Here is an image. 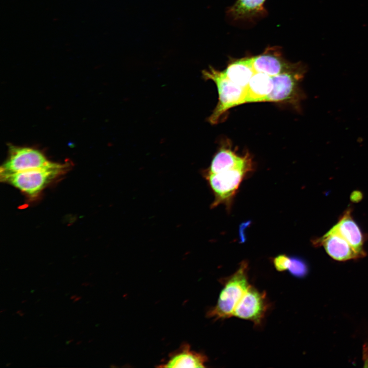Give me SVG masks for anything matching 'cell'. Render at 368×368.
<instances>
[{
	"label": "cell",
	"instance_id": "obj_1",
	"mask_svg": "<svg viewBox=\"0 0 368 368\" xmlns=\"http://www.w3.org/2000/svg\"><path fill=\"white\" fill-rule=\"evenodd\" d=\"M248 270V263L242 261L233 274L221 281L223 286L217 303L208 311V317L218 320L233 316L236 306L250 285Z\"/></svg>",
	"mask_w": 368,
	"mask_h": 368
},
{
	"label": "cell",
	"instance_id": "obj_2",
	"mask_svg": "<svg viewBox=\"0 0 368 368\" xmlns=\"http://www.w3.org/2000/svg\"><path fill=\"white\" fill-rule=\"evenodd\" d=\"M251 160L234 168L216 173L203 172V176L208 181L214 195L211 208L224 204L229 210L233 198L243 179L248 173L252 171Z\"/></svg>",
	"mask_w": 368,
	"mask_h": 368
},
{
	"label": "cell",
	"instance_id": "obj_3",
	"mask_svg": "<svg viewBox=\"0 0 368 368\" xmlns=\"http://www.w3.org/2000/svg\"><path fill=\"white\" fill-rule=\"evenodd\" d=\"M66 168L65 164L54 163L51 166L42 168L1 175V179L33 198L52 180L62 174Z\"/></svg>",
	"mask_w": 368,
	"mask_h": 368
},
{
	"label": "cell",
	"instance_id": "obj_4",
	"mask_svg": "<svg viewBox=\"0 0 368 368\" xmlns=\"http://www.w3.org/2000/svg\"><path fill=\"white\" fill-rule=\"evenodd\" d=\"M202 73L204 79L212 80L217 87L219 101L208 119L209 123L216 124L229 109L245 103L246 87L233 82L226 77L223 71H217L211 66L209 70H203Z\"/></svg>",
	"mask_w": 368,
	"mask_h": 368
},
{
	"label": "cell",
	"instance_id": "obj_5",
	"mask_svg": "<svg viewBox=\"0 0 368 368\" xmlns=\"http://www.w3.org/2000/svg\"><path fill=\"white\" fill-rule=\"evenodd\" d=\"M306 72V69L271 76L272 89L264 102L289 103L299 108L305 98L300 83Z\"/></svg>",
	"mask_w": 368,
	"mask_h": 368
},
{
	"label": "cell",
	"instance_id": "obj_6",
	"mask_svg": "<svg viewBox=\"0 0 368 368\" xmlns=\"http://www.w3.org/2000/svg\"><path fill=\"white\" fill-rule=\"evenodd\" d=\"M53 163L37 149L10 145L8 158L1 167L0 176L42 168Z\"/></svg>",
	"mask_w": 368,
	"mask_h": 368
},
{
	"label": "cell",
	"instance_id": "obj_7",
	"mask_svg": "<svg viewBox=\"0 0 368 368\" xmlns=\"http://www.w3.org/2000/svg\"><path fill=\"white\" fill-rule=\"evenodd\" d=\"M270 307L265 291H260L249 285L236 306L233 316L252 321L255 326H260Z\"/></svg>",
	"mask_w": 368,
	"mask_h": 368
},
{
	"label": "cell",
	"instance_id": "obj_8",
	"mask_svg": "<svg viewBox=\"0 0 368 368\" xmlns=\"http://www.w3.org/2000/svg\"><path fill=\"white\" fill-rule=\"evenodd\" d=\"M256 72L263 73L270 76L306 69L301 63H291L284 59L278 49H267L262 54L252 57Z\"/></svg>",
	"mask_w": 368,
	"mask_h": 368
},
{
	"label": "cell",
	"instance_id": "obj_9",
	"mask_svg": "<svg viewBox=\"0 0 368 368\" xmlns=\"http://www.w3.org/2000/svg\"><path fill=\"white\" fill-rule=\"evenodd\" d=\"M312 242L315 245H323L327 253L338 261L360 258L349 242L333 227L323 237Z\"/></svg>",
	"mask_w": 368,
	"mask_h": 368
},
{
	"label": "cell",
	"instance_id": "obj_10",
	"mask_svg": "<svg viewBox=\"0 0 368 368\" xmlns=\"http://www.w3.org/2000/svg\"><path fill=\"white\" fill-rule=\"evenodd\" d=\"M333 227L343 237L358 254L364 256L363 245L364 237L359 226L351 215V209H347Z\"/></svg>",
	"mask_w": 368,
	"mask_h": 368
},
{
	"label": "cell",
	"instance_id": "obj_11",
	"mask_svg": "<svg viewBox=\"0 0 368 368\" xmlns=\"http://www.w3.org/2000/svg\"><path fill=\"white\" fill-rule=\"evenodd\" d=\"M208 358L204 354L191 350L188 344H182L169 356V360L159 367H204Z\"/></svg>",
	"mask_w": 368,
	"mask_h": 368
},
{
	"label": "cell",
	"instance_id": "obj_12",
	"mask_svg": "<svg viewBox=\"0 0 368 368\" xmlns=\"http://www.w3.org/2000/svg\"><path fill=\"white\" fill-rule=\"evenodd\" d=\"M273 87L272 77L256 72L246 87L245 103L264 102Z\"/></svg>",
	"mask_w": 368,
	"mask_h": 368
},
{
	"label": "cell",
	"instance_id": "obj_13",
	"mask_svg": "<svg viewBox=\"0 0 368 368\" xmlns=\"http://www.w3.org/2000/svg\"><path fill=\"white\" fill-rule=\"evenodd\" d=\"M251 159L249 154L239 156L230 148L221 147L214 156L209 168L204 172L216 173L226 170Z\"/></svg>",
	"mask_w": 368,
	"mask_h": 368
},
{
	"label": "cell",
	"instance_id": "obj_14",
	"mask_svg": "<svg viewBox=\"0 0 368 368\" xmlns=\"http://www.w3.org/2000/svg\"><path fill=\"white\" fill-rule=\"evenodd\" d=\"M223 72L227 79L243 87L247 86L256 73L252 65V57L234 61Z\"/></svg>",
	"mask_w": 368,
	"mask_h": 368
},
{
	"label": "cell",
	"instance_id": "obj_15",
	"mask_svg": "<svg viewBox=\"0 0 368 368\" xmlns=\"http://www.w3.org/2000/svg\"><path fill=\"white\" fill-rule=\"evenodd\" d=\"M265 0H237L228 10L234 19L249 18L264 12Z\"/></svg>",
	"mask_w": 368,
	"mask_h": 368
},
{
	"label": "cell",
	"instance_id": "obj_16",
	"mask_svg": "<svg viewBox=\"0 0 368 368\" xmlns=\"http://www.w3.org/2000/svg\"><path fill=\"white\" fill-rule=\"evenodd\" d=\"M288 270L294 277L303 278L308 273V266L302 258L293 256L290 257V263Z\"/></svg>",
	"mask_w": 368,
	"mask_h": 368
},
{
	"label": "cell",
	"instance_id": "obj_17",
	"mask_svg": "<svg viewBox=\"0 0 368 368\" xmlns=\"http://www.w3.org/2000/svg\"><path fill=\"white\" fill-rule=\"evenodd\" d=\"M290 263V257L285 254H280L273 258V263L275 269L280 272L288 269Z\"/></svg>",
	"mask_w": 368,
	"mask_h": 368
},
{
	"label": "cell",
	"instance_id": "obj_18",
	"mask_svg": "<svg viewBox=\"0 0 368 368\" xmlns=\"http://www.w3.org/2000/svg\"><path fill=\"white\" fill-rule=\"evenodd\" d=\"M362 198V194L361 192L358 191H355L352 193L351 195V201L354 202H357L360 201Z\"/></svg>",
	"mask_w": 368,
	"mask_h": 368
},
{
	"label": "cell",
	"instance_id": "obj_19",
	"mask_svg": "<svg viewBox=\"0 0 368 368\" xmlns=\"http://www.w3.org/2000/svg\"><path fill=\"white\" fill-rule=\"evenodd\" d=\"M363 361L364 367H368V346L365 345L363 348Z\"/></svg>",
	"mask_w": 368,
	"mask_h": 368
},
{
	"label": "cell",
	"instance_id": "obj_20",
	"mask_svg": "<svg viewBox=\"0 0 368 368\" xmlns=\"http://www.w3.org/2000/svg\"><path fill=\"white\" fill-rule=\"evenodd\" d=\"M81 298H82V296H78L77 297H76V298L73 300V303H75V302L79 301V300H81Z\"/></svg>",
	"mask_w": 368,
	"mask_h": 368
},
{
	"label": "cell",
	"instance_id": "obj_21",
	"mask_svg": "<svg viewBox=\"0 0 368 368\" xmlns=\"http://www.w3.org/2000/svg\"><path fill=\"white\" fill-rule=\"evenodd\" d=\"M90 285V283L88 282H84L82 284V285L84 286H88V285Z\"/></svg>",
	"mask_w": 368,
	"mask_h": 368
},
{
	"label": "cell",
	"instance_id": "obj_22",
	"mask_svg": "<svg viewBox=\"0 0 368 368\" xmlns=\"http://www.w3.org/2000/svg\"><path fill=\"white\" fill-rule=\"evenodd\" d=\"M78 296L76 294L73 295L71 296L70 299L71 300H74L76 297H77Z\"/></svg>",
	"mask_w": 368,
	"mask_h": 368
},
{
	"label": "cell",
	"instance_id": "obj_23",
	"mask_svg": "<svg viewBox=\"0 0 368 368\" xmlns=\"http://www.w3.org/2000/svg\"><path fill=\"white\" fill-rule=\"evenodd\" d=\"M73 340H74L73 339H70V340H68L67 341H66V343L67 344H68L70 343L71 342H72V341H73Z\"/></svg>",
	"mask_w": 368,
	"mask_h": 368
},
{
	"label": "cell",
	"instance_id": "obj_24",
	"mask_svg": "<svg viewBox=\"0 0 368 368\" xmlns=\"http://www.w3.org/2000/svg\"><path fill=\"white\" fill-rule=\"evenodd\" d=\"M18 315H19V316L22 317V316H24L25 315V313L22 311V312H20Z\"/></svg>",
	"mask_w": 368,
	"mask_h": 368
},
{
	"label": "cell",
	"instance_id": "obj_25",
	"mask_svg": "<svg viewBox=\"0 0 368 368\" xmlns=\"http://www.w3.org/2000/svg\"><path fill=\"white\" fill-rule=\"evenodd\" d=\"M82 340H80V341H79L78 342H76V345H79V344H80L82 343Z\"/></svg>",
	"mask_w": 368,
	"mask_h": 368
},
{
	"label": "cell",
	"instance_id": "obj_26",
	"mask_svg": "<svg viewBox=\"0 0 368 368\" xmlns=\"http://www.w3.org/2000/svg\"><path fill=\"white\" fill-rule=\"evenodd\" d=\"M11 364V363H7V364L6 365V366H10Z\"/></svg>",
	"mask_w": 368,
	"mask_h": 368
},
{
	"label": "cell",
	"instance_id": "obj_27",
	"mask_svg": "<svg viewBox=\"0 0 368 368\" xmlns=\"http://www.w3.org/2000/svg\"><path fill=\"white\" fill-rule=\"evenodd\" d=\"M5 310H6V309H2V310H1V313H2L3 312L5 311Z\"/></svg>",
	"mask_w": 368,
	"mask_h": 368
},
{
	"label": "cell",
	"instance_id": "obj_28",
	"mask_svg": "<svg viewBox=\"0 0 368 368\" xmlns=\"http://www.w3.org/2000/svg\"><path fill=\"white\" fill-rule=\"evenodd\" d=\"M26 301H27L26 300H23V301L21 302V303H24L26 302Z\"/></svg>",
	"mask_w": 368,
	"mask_h": 368
},
{
	"label": "cell",
	"instance_id": "obj_29",
	"mask_svg": "<svg viewBox=\"0 0 368 368\" xmlns=\"http://www.w3.org/2000/svg\"><path fill=\"white\" fill-rule=\"evenodd\" d=\"M93 340V339L89 340L88 341V343L91 342Z\"/></svg>",
	"mask_w": 368,
	"mask_h": 368
},
{
	"label": "cell",
	"instance_id": "obj_30",
	"mask_svg": "<svg viewBox=\"0 0 368 368\" xmlns=\"http://www.w3.org/2000/svg\"><path fill=\"white\" fill-rule=\"evenodd\" d=\"M90 287H93L94 286V284L90 285Z\"/></svg>",
	"mask_w": 368,
	"mask_h": 368
}]
</instances>
